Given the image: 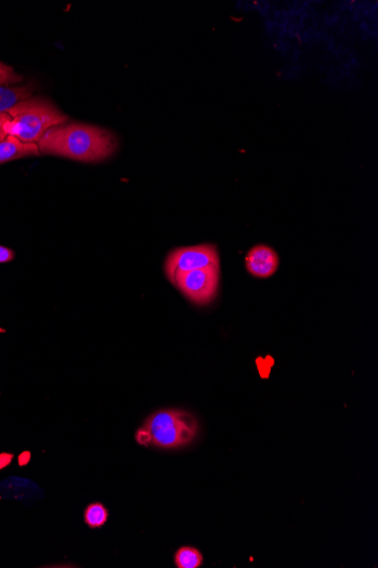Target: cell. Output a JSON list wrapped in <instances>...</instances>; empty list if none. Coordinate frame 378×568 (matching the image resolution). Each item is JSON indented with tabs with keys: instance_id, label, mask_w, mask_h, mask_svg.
I'll list each match as a JSON object with an SVG mask.
<instances>
[{
	"instance_id": "12",
	"label": "cell",
	"mask_w": 378,
	"mask_h": 568,
	"mask_svg": "<svg viewBox=\"0 0 378 568\" xmlns=\"http://www.w3.org/2000/svg\"><path fill=\"white\" fill-rule=\"evenodd\" d=\"M14 258H15V254H14L13 250H11L7 246L0 245V264L10 263V262L14 260Z\"/></svg>"
},
{
	"instance_id": "7",
	"label": "cell",
	"mask_w": 378,
	"mask_h": 568,
	"mask_svg": "<svg viewBox=\"0 0 378 568\" xmlns=\"http://www.w3.org/2000/svg\"><path fill=\"white\" fill-rule=\"evenodd\" d=\"M40 154L42 152L37 143H24L11 136L0 140V165L22 160V158L38 157Z\"/></svg>"
},
{
	"instance_id": "6",
	"label": "cell",
	"mask_w": 378,
	"mask_h": 568,
	"mask_svg": "<svg viewBox=\"0 0 378 568\" xmlns=\"http://www.w3.org/2000/svg\"><path fill=\"white\" fill-rule=\"evenodd\" d=\"M279 256L274 248L268 245H257L248 251L245 258L247 271L258 278H269L279 268Z\"/></svg>"
},
{
	"instance_id": "3",
	"label": "cell",
	"mask_w": 378,
	"mask_h": 568,
	"mask_svg": "<svg viewBox=\"0 0 378 568\" xmlns=\"http://www.w3.org/2000/svg\"><path fill=\"white\" fill-rule=\"evenodd\" d=\"M12 120L4 130L24 143H39L55 126L64 125L69 117L62 114L51 102L43 97H31L8 112Z\"/></svg>"
},
{
	"instance_id": "9",
	"label": "cell",
	"mask_w": 378,
	"mask_h": 568,
	"mask_svg": "<svg viewBox=\"0 0 378 568\" xmlns=\"http://www.w3.org/2000/svg\"><path fill=\"white\" fill-rule=\"evenodd\" d=\"M175 565L178 568H199L203 565V555L194 547H181L175 554Z\"/></svg>"
},
{
	"instance_id": "11",
	"label": "cell",
	"mask_w": 378,
	"mask_h": 568,
	"mask_svg": "<svg viewBox=\"0 0 378 568\" xmlns=\"http://www.w3.org/2000/svg\"><path fill=\"white\" fill-rule=\"evenodd\" d=\"M23 81V77L17 74L13 68L0 61V86H9Z\"/></svg>"
},
{
	"instance_id": "4",
	"label": "cell",
	"mask_w": 378,
	"mask_h": 568,
	"mask_svg": "<svg viewBox=\"0 0 378 568\" xmlns=\"http://www.w3.org/2000/svg\"><path fill=\"white\" fill-rule=\"evenodd\" d=\"M220 266L178 274L175 286L189 301L198 305L211 303L218 290Z\"/></svg>"
},
{
	"instance_id": "2",
	"label": "cell",
	"mask_w": 378,
	"mask_h": 568,
	"mask_svg": "<svg viewBox=\"0 0 378 568\" xmlns=\"http://www.w3.org/2000/svg\"><path fill=\"white\" fill-rule=\"evenodd\" d=\"M199 433V422L182 409H162L151 415L140 429L138 439L157 449L177 450L192 443Z\"/></svg>"
},
{
	"instance_id": "13",
	"label": "cell",
	"mask_w": 378,
	"mask_h": 568,
	"mask_svg": "<svg viewBox=\"0 0 378 568\" xmlns=\"http://www.w3.org/2000/svg\"><path fill=\"white\" fill-rule=\"evenodd\" d=\"M10 120H12V117L9 114H0V140H4L9 137L4 130V126Z\"/></svg>"
},
{
	"instance_id": "8",
	"label": "cell",
	"mask_w": 378,
	"mask_h": 568,
	"mask_svg": "<svg viewBox=\"0 0 378 568\" xmlns=\"http://www.w3.org/2000/svg\"><path fill=\"white\" fill-rule=\"evenodd\" d=\"M31 85L0 86V114H8L17 104L34 96Z\"/></svg>"
},
{
	"instance_id": "10",
	"label": "cell",
	"mask_w": 378,
	"mask_h": 568,
	"mask_svg": "<svg viewBox=\"0 0 378 568\" xmlns=\"http://www.w3.org/2000/svg\"><path fill=\"white\" fill-rule=\"evenodd\" d=\"M108 518L109 512L102 502L90 503L84 513V521L91 529L104 526Z\"/></svg>"
},
{
	"instance_id": "1",
	"label": "cell",
	"mask_w": 378,
	"mask_h": 568,
	"mask_svg": "<svg viewBox=\"0 0 378 568\" xmlns=\"http://www.w3.org/2000/svg\"><path fill=\"white\" fill-rule=\"evenodd\" d=\"M117 144L111 132L79 123L55 126L38 143L42 153L83 163L107 160L116 151Z\"/></svg>"
},
{
	"instance_id": "5",
	"label": "cell",
	"mask_w": 378,
	"mask_h": 568,
	"mask_svg": "<svg viewBox=\"0 0 378 568\" xmlns=\"http://www.w3.org/2000/svg\"><path fill=\"white\" fill-rule=\"evenodd\" d=\"M220 266L218 252L215 245L201 244L173 250L165 263V273L173 283L178 274Z\"/></svg>"
}]
</instances>
